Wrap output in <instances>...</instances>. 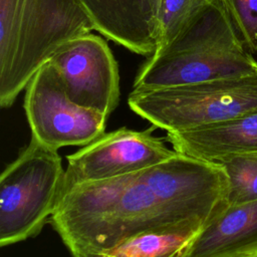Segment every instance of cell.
Returning <instances> with one entry per match:
<instances>
[{
  "label": "cell",
  "mask_w": 257,
  "mask_h": 257,
  "mask_svg": "<svg viewBox=\"0 0 257 257\" xmlns=\"http://www.w3.org/2000/svg\"><path fill=\"white\" fill-rule=\"evenodd\" d=\"M243 257H257V252L249 254V255H246V256H243Z\"/></svg>",
  "instance_id": "16"
},
{
  "label": "cell",
  "mask_w": 257,
  "mask_h": 257,
  "mask_svg": "<svg viewBox=\"0 0 257 257\" xmlns=\"http://www.w3.org/2000/svg\"><path fill=\"white\" fill-rule=\"evenodd\" d=\"M220 165L228 177L229 205L257 200V152L230 158Z\"/></svg>",
  "instance_id": "13"
},
{
  "label": "cell",
  "mask_w": 257,
  "mask_h": 257,
  "mask_svg": "<svg viewBox=\"0 0 257 257\" xmlns=\"http://www.w3.org/2000/svg\"><path fill=\"white\" fill-rule=\"evenodd\" d=\"M176 154L152 128L120 127L104 133L95 141L67 156L63 189L73 185L108 180L141 172Z\"/></svg>",
  "instance_id": "7"
},
{
  "label": "cell",
  "mask_w": 257,
  "mask_h": 257,
  "mask_svg": "<svg viewBox=\"0 0 257 257\" xmlns=\"http://www.w3.org/2000/svg\"><path fill=\"white\" fill-rule=\"evenodd\" d=\"M166 141L178 153L217 164L256 153L257 111L186 132L167 133Z\"/></svg>",
  "instance_id": "10"
},
{
  "label": "cell",
  "mask_w": 257,
  "mask_h": 257,
  "mask_svg": "<svg viewBox=\"0 0 257 257\" xmlns=\"http://www.w3.org/2000/svg\"><path fill=\"white\" fill-rule=\"evenodd\" d=\"M214 0H162L158 47L172 41L176 35Z\"/></svg>",
  "instance_id": "14"
},
{
  "label": "cell",
  "mask_w": 257,
  "mask_h": 257,
  "mask_svg": "<svg viewBox=\"0 0 257 257\" xmlns=\"http://www.w3.org/2000/svg\"><path fill=\"white\" fill-rule=\"evenodd\" d=\"M257 252V200L228 205L182 257H243Z\"/></svg>",
  "instance_id": "11"
},
{
  "label": "cell",
  "mask_w": 257,
  "mask_h": 257,
  "mask_svg": "<svg viewBox=\"0 0 257 257\" xmlns=\"http://www.w3.org/2000/svg\"><path fill=\"white\" fill-rule=\"evenodd\" d=\"M94 29L124 48L152 55L159 44L162 0H79Z\"/></svg>",
  "instance_id": "9"
},
{
  "label": "cell",
  "mask_w": 257,
  "mask_h": 257,
  "mask_svg": "<svg viewBox=\"0 0 257 257\" xmlns=\"http://www.w3.org/2000/svg\"><path fill=\"white\" fill-rule=\"evenodd\" d=\"M205 226L186 223L133 236L100 255L110 257H182Z\"/></svg>",
  "instance_id": "12"
},
{
  "label": "cell",
  "mask_w": 257,
  "mask_h": 257,
  "mask_svg": "<svg viewBox=\"0 0 257 257\" xmlns=\"http://www.w3.org/2000/svg\"><path fill=\"white\" fill-rule=\"evenodd\" d=\"M242 43L257 51V0H221Z\"/></svg>",
  "instance_id": "15"
},
{
  "label": "cell",
  "mask_w": 257,
  "mask_h": 257,
  "mask_svg": "<svg viewBox=\"0 0 257 257\" xmlns=\"http://www.w3.org/2000/svg\"><path fill=\"white\" fill-rule=\"evenodd\" d=\"M49 61L73 102L107 117L114 110L120 95L119 74L104 39L90 32L80 35L61 46Z\"/></svg>",
  "instance_id": "8"
},
{
  "label": "cell",
  "mask_w": 257,
  "mask_h": 257,
  "mask_svg": "<svg viewBox=\"0 0 257 257\" xmlns=\"http://www.w3.org/2000/svg\"><path fill=\"white\" fill-rule=\"evenodd\" d=\"M65 171L56 150L31 138L0 178V246L35 237L58 204Z\"/></svg>",
  "instance_id": "5"
},
{
  "label": "cell",
  "mask_w": 257,
  "mask_h": 257,
  "mask_svg": "<svg viewBox=\"0 0 257 257\" xmlns=\"http://www.w3.org/2000/svg\"><path fill=\"white\" fill-rule=\"evenodd\" d=\"M94 25L79 0H0V104L10 107L66 42Z\"/></svg>",
  "instance_id": "3"
},
{
  "label": "cell",
  "mask_w": 257,
  "mask_h": 257,
  "mask_svg": "<svg viewBox=\"0 0 257 257\" xmlns=\"http://www.w3.org/2000/svg\"><path fill=\"white\" fill-rule=\"evenodd\" d=\"M24 109L31 138L56 151L66 146H86L105 133L107 116L73 102L50 61L26 86Z\"/></svg>",
  "instance_id": "6"
},
{
  "label": "cell",
  "mask_w": 257,
  "mask_h": 257,
  "mask_svg": "<svg viewBox=\"0 0 257 257\" xmlns=\"http://www.w3.org/2000/svg\"><path fill=\"white\" fill-rule=\"evenodd\" d=\"M130 108L153 126L180 133L257 111V70L243 76L132 90Z\"/></svg>",
  "instance_id": "4"
},
{
  "label": "cell",
  "mask_w": 257,
  "mask_h": 257,
  "mask_svg": "<svg viewBox=\"0 0 257 257\" xmlns=\"http://www.w3.org/2000/svg\"><path fill=\"white\" fill-rule=\"evenodd\" d=\"M87 257H110V256H105V255H93V256H87Z\"/></svg>",
  "instance_id": "17"
},
{
  "label": "cell",
  "mask_w": 257,
  "mask_h": 257,
  "mask_svg": "<svg viewBox=\"0 0 257 257\" xmlns=\"http://www.w3.org/2000/svg\"><path fill=\"white\" fill-rule=\"evenodd\" d=\"M49 222L72 257L100 255L143 232L199 223L165 204L139 172L62 190Z\"/></svg>",
  "instance_id": "1"
},
{
  "label": "cell",
  "mask_w": 257,
  "mask_h": 257,
  "mask_svg": "<svg viewBox=\"0 0 257 257\" xmlns=\"http://www.w3.org/2000/svg\"><path fill=\"white\" fill-rule=\"evenodd\" d=\"M257 70L221 0H214L141 67L134 90L237 77Z\"/></svg>",
  "instance_id": "2"
}]
</instances>
